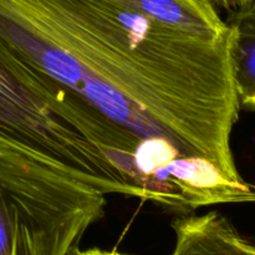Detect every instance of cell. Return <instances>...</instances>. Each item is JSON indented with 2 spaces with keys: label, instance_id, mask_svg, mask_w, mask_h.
Here are the masks:
<instances>
[{
  "label": "cell",
  "instance_id": "6da1fadb",
  "mask_svg": "<svg viewBox=\"0 0 255 255\" xmlns=\"http://www.w3.org/2000/svg\"><path fill=\"white\" fill-rule=\"evenodd\" d=\"M233 31H199L115 0H0V61L55 101L75 96L141 147L153 204L189 213L246 183Z\"/></svg>",
  "mask_w": 255,
  "mask_h": 255
},
{
  "label": "cell",
  "instance_id": "7a4b0ae2",
  "mask_svg": "<svg viewBox=\"0 0 255 255\" xmlns=\"http://www.w3.org/2000/svg\"><path fill=\"white\" fill-rule=\"evenodd\" d=\"M0 141L55 162L106 196L141 199V149L128 132L94 110L41 96L1 61Z\"/></svg>",
  "mask_w": 255,
  "mask_h": 255
},
{
  "label": "cell",
  "instance_id": "3957f363",
  "mask_svg": "<svg viewBox=\"0 0 255 255\" xmlns=\"http://www.w3.org/2000/svg\"><path fill=\"white\" fill-rule=\"evenodd\" d=\"M106 204L55 162L0 141V255H74Z\"/></svg>",
  "mask_w": 255,
  "mask_h": 255
},
{
  "label": "cell",
  "instance_id": "277c9868",
  "mask_svg": "<svg viewBox=\"0 0 255 255\" xmlns=\"http://www.w3.org/2000/svg\"><path fill=\"white\" fill-rule=\"evenodd\" d=\"M172 229L171 255H255V242L217 211L179 217L172 222Z\"/></svg>",
  "mask_w": 255,
  "mask_h": 255
},
{
  "label": "cell",
  "instance_id": "5b68a950",
  "mask_svg": "<svg viewBox=\"0 0 255 255\" xmlns=\"http://www.w3.org/2000/svg\"><path fill=\"white\" fill-rule=\"evenodd\" d=\"M233 31L232 64L241 106L255 110V1L229 14Z\"/></svg>",
  "mask_w": 255,
  "mask_h": 255
},
{
  "label": "cell",
  "instance_id": "8992f818",
  "mask_svg": "<svg viewBox=\"0 0 255 255\" xmlns=\"http://www.w3.org/2000/svg\"><path fill=\"white\" fill-rule=\"evenodd\" d=\"M156 16L209 32H228L231 26L209 0H115Z\"/></svg>",
  "mask_w": 255,
  "mask_h": 255
},
{
  "label": "cell",
  "instance_id": "52a82bcc",
  "mask_svg": "<svg viewBox=\"0 0 255 255\" xmlns=\"http://www.w3.org/2000/svg\"><path fill=\"white\" fill-rule=\"evenodd\" d=\"M209 1L217 10L223 9L231 14V12L238 11V10L249 6L255 0H209Z\"/></svg>",
  "mask_w": 255,
  "mask_h": 255
},
{
  "label": "cell",
  "instance_id": "ba28073f",
  "mask_svg": "<svg viewBox=\"0 0 255 255\" xmlns=\"http://www.w3.org/2000/svg\"><path fill=\"white\" fill-rule=\"evenodd\" d=\"M74 255H127L119 253L116 251H102V249L99 248H92V249H86V251H79L77 249L75 252Z\"/></svg>",
  "mask_w": 255,
  "mask_h": 255
}]
</instances>
